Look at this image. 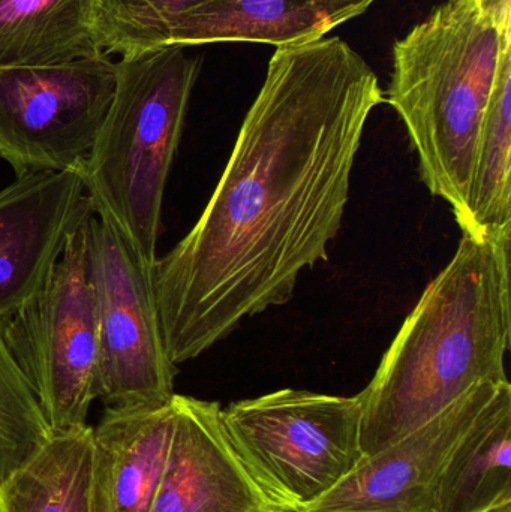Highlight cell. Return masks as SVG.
I'll return each mask as SVG.
<instances>
[{"instance_id": "ac0fdd59", "label": "cell", "mask_w": 511, "mask_h": 512, "mask_svg": "<svg viewBox=\"0 0 511 512\" xmlns=\"http://www.w3.org/2000/svg\"><path fill=\"white\" fill-rule=\"evenodd\" d=\"M38 399L0 331V487L51 439Z\"/></svg>"}, {"instance_id": "7a4b0ae2", "label": "cell", "mask_w": 511, "mask_h": 512, "mask_svg": "<svg viewBox=\"0 0 511 512\" xmlns=\"http://www.w3.org/2000/svg\"><path fill=\"white\" fill-rule=\"evenodd\" d=\"M511 228L462 233L360 402V444L380 453L465 400L507 384Z\"/></svg>"}, {"instance_id": "9a60e30c", "label": "cell", "mask_w": 511, "mask_h": 512, "mask_svg": "<svg viewBox=\"0 0 511 512\" xmlns=\"http://www.w3.org/2000/svg\"><path fill=\"white\" fill-rule=\"evenodd\" d=\"M511 501V385L498 390L450 451L435 512H483Z\"/></svg>"}, {"instance_id": "44dd1931", "label": "cell", "mask_w": 511, "mask_h": 512, "mask_svg": "<svg viewBox=\"0 0 511 512\" xmlns=\"http://www.w3.org/2000/svg\"><path fill=\"white\" fill-rule=\"evenodd\" d=\"M483 512H511V501L503 502V504L495 505V507L489 508V510Z\"/></svg>"}, {"instance_id": "52a82bcc", "label": "cell", "mask_w": 511, "mask_h": 512, "mask_svg": "<svg viewBox=\"0 0 511 512\" xmlns=\"http://www.w3.org/2000/svg\"><path fill=\"white\" fill-rule=\"evenodd\" d=\"M87 270L98 312L96 399L114 409L168 402L179 370L165 348L153 268L93 215L87 222Z\"/></svg>"}, {"instance_id": "9c48e42d", "label": "cell", "mask_w": 511, "mask_h": 512, "mask_svg": "<svg viewBox=\"0 0 511 512\" xmlns=\"http://www.w3.org/2000/svg\"><path fill=\"white\" fill-rule=\"evenodd\" d=\"M92 216L81 168L15 177L0 189V322L41 289Z\"/></svg>"}, {"instance_id": "ba28073f", "label": "cell", "mask_w": 511, "mask_h": 512, "mask_svg": "<svg viewBox=\"0 0 511 512\" xmlns=\"http://www.w3.org/2000/svg\"><path fill=\"white\" fill-rule=\"evenodd\" d=\"M110 56L0 68V159L15 177L81 168L113 102Z\"/></svg>"}, {"instance_id": "d6986e66", "label": "cell", "mask_w": 511, "mask_h": 512, "mask_svg": "<svg viewBox=\"0 0 511 512\" xmlns=\"http://www.w3.org/2000/svg\"><path fill=\"white\" fill-rule=\"evenodd\" d=\"M207 0H98L99 32L107 56L153 50L162 33Z\"/></svg>"}, {"instance_id": "7c38bea8", "label": "cell", "mask_w": 511, "mask_h": 512, "mask_svg": "<svg viewBox=\"0 0 511 512\" xmlns=\"http://www.w3.org/2000/svg\"><path fill=\"white\" fill-rule=\"evenodd\" d=\"M377 0H207L177 18L153 50L216 42L284 45L317 41ZM152 51V50H150Z\"/></svg>"}, {"instance_id": "4fadbf2b", "label": "cell", "mask_w": 511, "mask_h": 512, "mask_svg": "<svg viewBox=\"0 0 511 512\" xmlns=\"http://www.w3.org/2000/svg\"><path fill=\"white\" fill-rule=\"evenodd\" d=\"M173 397L161 405L107 408L93 429L114 512L152 510L173 435Z\"/></svg>"}, {"instance_id": "8fae6325", "label": "cell", "mask_w": 511, "mask_h": 512, "mask_svg": "<svg viewBox=\"0 0 511 512\" xmlns=\"http://www.w3.org/2000/svg\"><path fill=\"white\" fill-rule=\"evenodd\" d=\"M501 387L465 400L365 457L335 489L300 512H435L438 478L450 451Z\"/></svg>"}, {"instance_id": "277c9868", "label": "cell", "mask_w": 511, "mask_h": 512, "mask_svg": "<svg viewBox=\"0 0 511 512\" xmlns=\"http://www.w3.org/2000/svg\"><path fill=\"white\" fill-rule=\"evenodd\" d=\"M201 60L171 47L122 57L113 102L81 165L93 215L153 268L162 204Z\"/></svg>"}, {"instance_id": "ffe728a7", "label": "cell", "mask_w": 511, "mask_h": 512, "mask_svg": "<svg viewBox=\"0 0 511 512\" xmlns=\"http://www.w3.org/2000/svg\"><path fill=\"white\" fill-rule=\"evenodd\" d=\"M480 8L488 12L498 23L511 20V0H477Z\"/></svg>"}, {"instance_id": "6da1fadb", "label": "cell", "mask_w": 511, "mask_h": 512, "mask_svg": "<svg viewBox=\"0 0 511 512\" xmlns=\"http://www.w3.org/2000/svg\"><path fill=\"white\" fill-rule=\"evenodd\" d=\"M383 102L377 75L342 39L276 48L203 215L153 265L176 366L287 304L300 274L327 261L366 123Z\"/></svg>"}, {"instance_id": "3957f363", "label": "cell", "mask_w": 511, "mask_h": 512, "mask_svg": "<svg viewBox=\"0 0 511 512\" xmlns=\"http://www.w3.org/2000/svg\"><path fill=\"white\" fill-rule=\"evenodd\" d=\"M511 20L498 23L477 0H446L393 45L384 102L399 114L426 188L462 225L477 141Z\"/></svg>"}, {"instance_id": "8992f818", "label": "cell", "mask_w": 511, "mask_h": 512, "mask_svg": "<svg viewBox=\"0 0 511 512\" xmlns=\"http://www.w3.org/2000/svg\"><path fill=\"white\" fill-rule=\"evenodd\" d=\"M87 222L69 239L41 289L0 322L51 435L87 426L96 399L99 330L87 270Z\"/></svg>"}, {"instance_id": "7402d4cb", "label": "cell", "mask_w": 511, "mask_h": 512, "mask_svg": "<svg viewBox=\"0 0 511 512\" xmlns=\"http://www.w3.org/2000/svg\"><path fill=\"white\" fill-rule=\"evenodd\" d=\"M0 512H2V507H0Z\"/></svg>"}, {"instance_id": "e0dca14e", "label": "cell", "mask_w": 511, "mask_h": 512, "mask_svg": "<svg viewBox=\"0 0 511 512\" xmlns=\"http://www.w3.org/2000/svg\"><path fill=\"white\" fill-rule=\"evenodd\" d=\"M462 233L511 228V41L504 45L477 141Z\"/></svg>"}, {"instance_id": "30bf717a", "label": "cell", "mask_w": 511, "mask_h": 512, "mask_svg": "<svg viewBox=\"0 0 511 512\" xmlns=\"http://www.w3.org/2000/svg\"><path fill=\"white\" fill-rule=\"evenodd\" d=\"M167 465L150 512H291L237 456L219 403L174 394Z\"/></svg>"}, {"instance_id": "5bb4252c", "label": "cell", "mask_w": 511, "mask_h": 512, "mask_svg": "<svg viewBox=\"0 0 511 512\" xmlns=\"http://www.w3.org/2000/svg\"><path fill=\"white\" fill-rule=\"evenodd\" d=\"M2 512H114L90 426L53 435L0 487Z\"/></svg>"}, {"instance_id": "2e32d148", "label": "cell", "mask_w": 511, "mask_h": 512, "mask_svg": "<svg viewBox=\"0 0 511 512\" xmlns=\"http://www.w3.org/2000/svg\"><path fill=\"white\" fill-rule=\"evenodd\" d=\"M102 54L98 0H0V68Z\"/></svg>"}, {"instance_id": "5b68a950", "label": "cell", "mask_w": 511, "mask_h": 512, "mask_svg": "<svg viewBox=\"0 0 511 512\" xmlns=\"http://www.w3.org/2000/svg\"><path fill=\"white\" fill-rule=\"evenodd\" d=\"M359 397L273 391L222 409L231 445L254 480L291 512L326 496L365 459Z\"/></svg>"}]
</instances>
